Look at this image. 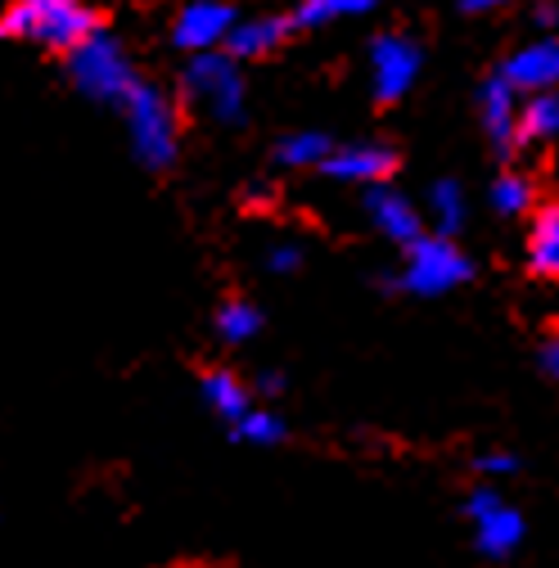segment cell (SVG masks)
Returning <instances> with one entry per match:
<instances>
[{
  "mask_svg": "<svg viewBox=\"0 0 559 568\" xmlns=\"http://www.w3.org/2000/svg\"><path fill=\"white\" fill-rule=\"evenodd\" d=\"M289 41H294V19L289 14H257V19H235L222 50L240 63H262V59L280 54Z\"/></svg>",
  "mask_w": 559,
  "mask_h": 568,
  "instance_id": "cell-12",
  "label": "cell"
},
{
  "mask_svg": "<svg viewBox=\"0 0 559 568\" xmlns=\"http://www.w3.org/2000/svg\"><path fill=\"white\" fill-rule=\"evenodd\" d=\"M487 199H492L497 217H524V212L537 203V185H532V176H524V172H501V176L492 181V190H487Z\"/></svg>",
  "mask_w": 559,
  "mask_h": 568,
  "instance_id": "cell-21",
  "label": "cell"
},
{
  "mask_svg": "<svg viewBox=\"0 0 559 568\" xmlns=\"http://www.w3.org/2000/svg\"><path fill=\"white\" fill-rule=\"evenodd\" d=\"M231 438L235 443H248V447H280L289 438V424L285 415H275V410H244L235 424H231Z\"/></svg>",
  "mask_w": 559,
  "mask_h": 568,
  "instance_id": "cell-20",
  "label": "cell"
},
{
  "mask_svg": "<svg viewBox=\"0 0 559 568\" xmlns=\"http://www.w3.org/2000/svg\"><path fill=\"white\" fill-rule=\"evenodd\" d=\"M63 68H68V82L78 87V95L109 104V109H118L122 95L131 91V82L140 78L122 50V41L109 28H95L73 50H63Z\"/></svg>",
  "mask_w": 559,
  "mask_h": 568,
  "instance_id": "cell-5",
  "label": "cell"
},
{
  "mask_svg": "<svg viewBox=\"0 0 559 568\" xmlns=\"http://www.w3.org/2000/svg\"><path fill=\"white\" fill-rule=\"evenodd\" d=\"M532 19H537V28H550L555 23V6H550V0H541V6L532 10Z\"/></svg>",
  "mask_w": 559,
  "mask_h": 568,
  "instance_id": "cell-27",
  "label": "cell"
},
{
  "mask_svg": "<svg viewBox=\"0 0 559 568\" xmlns=\"http://www.w3.org/2000/svg\"><path fill=\"white\" fill-rule=\"evenodd\" d=\"M370 10H379V0H298L289 19H294V32H316L338 19H362Z\"/></svg>",
  "mask_w": 559,
  "mask_h": 568,
  "instance_id": "cell-17",
  "label": "cell"
},
{
  "mask_svg": "<svg viewBox=\"0 0 559 568\" xmlns=\"http://www.w3.org/2000/svg\"><path fill=\"white\" fill-rule=\"evenodd\" d=\"M266 266H271L275 275H294V271L303 266V248L280 244V248H271V253H266Z\"/></svg>",
  "mask_w": 559,
  "mask_h": 568,
  "instance_id": "cell-24",
  "label": "cell"
},
{
  "mask_svg": "<svg viewBox=\"0 0 559 568\" xmlns=\"http://www.w3.org/2000/svg\"><path fill=\"white\" fill-rule=\"evenodd\" d=\"M366 190V217H370V226L384 235V240H393L397 248H406L410 240H419L429 226H425V212H419L402 190H393L388 181H375V185H362Z\"/></svg>",
  "mask_w": 559,
  "mask_h": 568,
  "instance_id": "cell-11",
  "label": "cell"
},
{
  "mask_svg": "<svg viewBox=\"0 0 559 568\" xmlns=\"http://www.w3.org/2000/svg\"><path fill=\"white\" fill-rule=\"evenodd\" d=\"M402 271L388 280V290L415 294V298H443L460 284L474 280V257L451 240V235H419L402 248Z\"/></svg>",
  "mask_w": 559,
  "mask_h": 568,
  "instance_id": "cell-4",
  "label": "cell"
},
{
  "mask_svg": "<svg viewBox=\"0 0 559 568\" xmlns=\"http://www.w3.org/2000/svg\"><path fill=\"white\" fill-rule=\"evenodd\" d=\"M199 388H203V402L217 410V419H226V424H235L248 406H253V397H248V384L235 375V371H222V366H213V371H203V379H199Z\"/></svg>",
  "mask_w": 559,
  "mask_h": 568,
  "instance_id": "cell-16",
  "label": "cell"
},
{
  "mask_svg": "<svg viewBox=\"0 0 559 568\" xmlns=\"http://www.w3.org/2000/svg\"><path fill=\"white\" fill-rule=\"evenodd\" d=\"M559 135V100L550 91H532L528 104L515 118V140H519V154L532 145H550Z\"/></svg>",
  "mask_w": 559,
  "mask_h": 568,
  "instance_id": "cell-15",
  "label": "cell"
},
{
  "mask_svg": "<svg viewBox=\"0 0 559 568\" xmlns=\"http://www.w3.org/2000/svg\"><path fill=\"white\" fill-rule=\"evenodd\" d=\"M429 212H434V235L456 240L465 231V190H460V181H434Z\"/></svg>",
  "mask_w": 559,
  "mask_h": 568,
  "instance_id": "cell-22",
  "label": "cell"
},
{
  "mask_svg": "<svg viewBox=\"0 0 559 568\" xmlns=\"http://www.w3.org/2000/svg\"><path fill=\"white\" fill-rule=\"evenodd\" d=\"M474 469L482 478H501V474H519V456H506V452H492V456H478Z\"/></svg>",
  "mask_w": 559,
  "mask_h": 568,
  "instance_id": "cell-23",
  "label": "cell"
},
{
  "mask_svg": "<svg viewBox=\"0 0 559 568\" xmlns=\"http://www.w3.org/2000/svg\"><path fill=\"white\" fill-rule=\"evenodd\" d=\"M465 519L474 528V550L487 559H510L524 546V515L501 501L497 487H474L465 496Z\"/></svg>",
  "mask_w": 559,
  "mask_h": 568,
  "instance_id": "cell-7",
  "label": "cell"
},
{
  "mask_svg": "<svg viewBox=\"0 0 559 568\" xmlns=\"http://www.w3.org/2000/svg\"><path fill=\"white\" fill-rule=\"evenodd\" d=\"M262 312H257V303H248V298H226L222 307H217V338L226 343V347H240V343H248V338H257L262 334Z\"/></svg>",
  "mask_w": 559,
  "mask_h": 568,
  "instance_id": "cell-19",
  "label": "cell"
},
{
  "mask_svg": "<svg viewBox=\"0 0 559 568\" xmlns=\"http://www.w3.org/2000/svg\"><path fill=\"white\" fill-rule=\"evenodd\" d=\"M501 82L515 91V95H532V91H555L559 82V41L555 37H541V41H528L519 45L501 68Z\"/></svg>",
  "mask_w": 559,
  "mask_h": 568,
  "instance_id": "cell-13",
  "label": "cell"
},
{
  "mask_svg": "<svg viewBox=\"0 0 559 568\" xmlns=\"http://www.w3.org/2000/svg\"><path fill=\"white\" fill-rule=\"evenodd\" d=\"M541 375H546V379L559 375V343H555V338L541 343Z\"/></svg>",
  "mask_w": 559,
  "mask_h": 568,
  "instance_id": "cell-26",
  "label": "cell"
},
{
  "mask_svg": "<svg viewBox=\"0 0 559 568\" xmlns=\"http://www.w3.org/2000/svg\"><path fill=\"white\" fill-rule=\"evenodd\" d=\"M425 73V50L406 32H379L370 41V95L379 109H393L410 95V87Z\"/></svg>",
  "mask_w": 559,
  "mask_h": 568,
  "instance_id": "cell-6",
  "label": "cell"
},
{
  "mask_svg": "<svg viewBox=\"0 0 559 568\" xmlns=\"http://www.w3.org/2000/svg\"><path fill=\"white\" fill-rule=\"evenodd\" d=\"M95 28H104V14L87 0H10L0 10V41H32L50 54L73 50Z\"/></svg>",
  "mask_w": 559,
  "mask_h": 568,
  "instance_id": "cell-2",
  "label": "cell"
},
{
  "mask_svg": "<svg viewBox=\"0 0 559 568\" xmlns=\"http://www.w3.org/2000/svg\"><path fill=\"white\" fill-rule=\"evenodd\" d=\"M240 10L231 0H190L172 23V45L181 54H199V50H222L226 32L235 28Z\"/></svg>",
  "mask_w": 559,
  "mask_h": 568,
  "instance_id": "cell-9",
  "label": "cell"
},
{
  "mask_svg": "<svg viewBox=\"0 0 559 568\" xmlns=\"http://www.w3.org/2000/svg\"><path fill=\"white\" fill-rule=\"evenodd\" d=\"M257 388H262V393H271V397H275V393H280V388H285V379H280V375H266V371H262V375H257Z\"/></svg>",
  "mask_w": 559,
  "mask_h": 568,
  "instance_id": "cell-28",
  "label": "cell"
},
{
  "mask_svg": "<svg viewBox=\"0 0 559 568\" xmlns=\"http://www.w3.org/2000/svg\"><path fill=\"white\" fill-rule=\"evenodd\" d=\"M316 172H325L334 181H347V185L393 181L402 172V150L388 145V140H357V145H343V150L334 145Z\"/></svg>",
  "mask_w": 559,
  "mask_h": 568,
  "instance_id": "cell-8",
  "label": "cell"
},
{
  "mask_svg": "<svg viewBox=\"0 0 559 568\" xmlns=\"http://www.w3.org/2000/svg\"><path fill=\"white\" fill-rule=\"evenodd\" d=\"M532 226H528V271L537 280L559 275V203L537 199L532 207Z\"/></svg>",
  "mask_w": 559,
  "mask_h": 568,
  "instance_id": "cell-14",
  "label": "cell"
},
{
  "mask_svg": "<svg viewBox=\"0 0 559 568\" xmlns=\"http://www.w3.org/2000/svg\"><path fill=\"white\" fill-rule=\"evenodd\" d=\"M329 150H334V140H329L325 131H294V135H285V140L275 145V168H289V172H298V168H321Z\"/></svg>",
  "mask_w": 559,
  "mask_h": 568,
  "instance_id": "cell-18",
  "label": "cell"
},
{
  "mask_svg": "<svg viewBox=\"0 0 559 568\" xmlns=\"http://www.w3.org/2000/svg\"><path fill=\"white\" fill-rule=\"evenodd\" d=\"M181 95L185 104L203 109L222 126H240L248 118V87H244V63L231 59L226 50H199L190 54L181 73Z\"/></svg>",
  "mask_w": 559,
  "mask_h": 568,
  "instance_id": "cell-3",
  "label": "cell"
},
{
  "mask_svg": "<svg viewBox=\"0 0 559 568\" xmlns=\"http://www.w3.org/2000/svg\"><path fill=\"white\" fill-rule=\"evenodd\" d=\"M118 113L126 118L131 154L140 159V168L167 172L181 154V104L163 87H154L150 78H135L131 91L122 95Z\"/></svg>",
  "mask_w": 559,
  "mask_h": 568,
  "instance_id": "cell-1",
  "label": "cell"
},
{
  "mask_svg": "<svg viewBox=\"0 0 559 568\" xmlns=\"http://www.w3.org/2000/svg\"><path fill=\"white\" fill-rule=\"evenodd\" d=\"M478 118H482V135L492 154L510 168L519 163V140H515V118H519V95L501 82V73H492L478 87Z\"/></svg>",
  "mask_w": 559,
  "mask_h": 568,
  "instance_id": "cell-10",
  "label": "cell"
},
{
  "mask_svg": "<svg viewBox=\"0 0 559 568\" xmlns=\"http://www.w3.org/2000/svg\"><path fill=\"white\" fill-rule=\"evenodd\" d=\"M510 0H456L460 14H492V10H506Z\"/></svg>",
  "mask_w": 559,
  "mask_h": 568,
  "instance_id": "cell-25",
  "label": "cell"
}]
</instances>
